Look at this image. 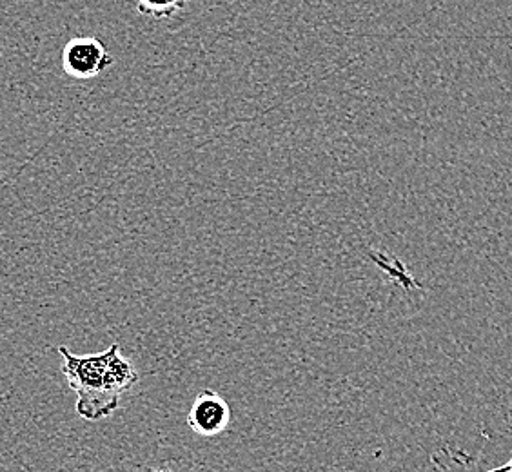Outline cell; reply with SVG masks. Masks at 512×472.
Returning <instances> with one entry per match:
<instances>
[{"instance_id":"6da1fadb","label":"cell","mask_w":512,"mask_h":472,"mask_svg":"<svg viewBox=\"0 0 512 472\" xmlns=\"http://www.w3.org/2000/svg\"><path fill=\"white\" fill-rule=\"evenodd\" d=\"M62 356V373L77 394V414L88 422H99L119 409L122 394L137 384L138 371L131 360L113 344L106 351L79 356L68 347H57Z\"/></svg>"},{"instance_id":"7a4b0ae2","label":"cell","mask_w":512,"mask_h":472,"mask_svg":"<svg viewBox=\"0 0 512 472\" xmlns=\"http://www.w3.org/2000/svg\"><path fill=\"white\" fill-rule=\"evenodd\" d=\"M113 62L108 48L97 37H75L62 50V68L71 79H95Z\"/></svg>"},{"instance_id":"3957f363","label":"cell","mask_w":512,"mask_h":472,"mask_svg":"<svg viewBox=\"0 0 512 472\" xmlns=\"http://www.w3.org/2000/svg\"><path fill=\"white\" fill-rule=\"evenodd\" d=\"M231 422V407L215 391H202L191 404L188 413L189 429L198 436H218Z\"/></svg>"},{"instance_id":"277c9868","label":"cell","mask_w":512,"mask_h":472,"mask_svg":"<svg viewBox=\"0 0 512 472\" xmlns=\"http://www.w3.org/2000/svg\"><path fill=\"white\" fill-rule=\"evenodd\" d=\"M140 15L153 17V19H168L173 17L177 11L184 10L182 2H166V4H153V2H140L137 6Z\"/></svg>"},{"instance_id":"5b68a950","label":"cell","mask_w":512,"mask_h":472,"mask_svg":"<svg viewBox=\"0 0 512 472\" xmlns=\"http://www.w3.org/2000/svg\"><path fill=\"white\" fill-rule=\"evenodd\" d=\"M487 472H512V458L507 463H503L502 467H498V469H493V471Z\"/></svg>"},{"instance_id":"8992f818","label":"cell","mask_w":512,"mask_h":472,"mask_svg":"<svg viewBox=\"0 0 512 472\" xmlns=\"http://www.w3.org/2000/svg\"><path fill=\"white\" fill-rule=\"evenodd\" d=\"M149 472H173V471H169V469H155V471H149Z\"/></svg>"}]
</instances>
